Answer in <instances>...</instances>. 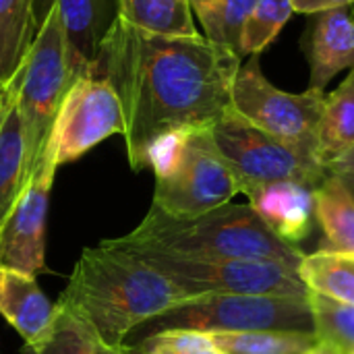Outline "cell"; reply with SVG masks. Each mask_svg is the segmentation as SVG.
Listing matches in <instances>:
<instances>
[{
	"instance_id": "obj_1",
	"label": "cell",
	"mask_w": 354,
	"mask_h": 354,
	"mask_svg": "<svg viewBox=\"0 0 354 354\" xmlns=\"http://www.w3.org/2000/svg\"><path fill=\"white\" fill-rule=\"evenodd\" d=\"M243 58L205 35H153L116 19L93 71L108 77L127 110V156L149 168L156 143L176 131L207 129L232 108Z\"/></svg>"
},
{
	"instance_id": "obj_2",
	"label": "cell",
	"mask_w": 354,
	"mask_h": 354,
	"mask_svg": "<svg viewBox=\"0 0 354 354\" xmlns=\"http://www.w3.org/2000/svg\"><path fill=\"white\" fill-rule=\"evenodd\" d=\"M197 297L137 255L100 243L81 251L56 305L81 319L97 342L124 348L137 328Z\"/></svg>"
},
{
	"instance_id": "obj_3",
	"label": "cell",
	"mask_w": 354,
	"mask_h": 354,
	"mask_svg": "<svg viewBox=\"0 0 354 354\" xmlns=\"http://www.w3.org/2000/svg\"><path fill=\"white\" fill-rule=\"evenodd\" d=\"M124 251H151L174 257L263 259L299 270L305 253L280 241L249 203H226L193 218H174L149 205L141 224L124 236L104 241Z\"/></svg>"
},
{
	"instance_id": "obj_4",
	"label": "cell",
	"mask_w": 354,
	"mask_h": 354,
	"mask_svg": "<svg viewBox=\"0 0 354 354\" xmlns=\"http://www.w3.org/2000/svg\"><path fill=\"white\" fill-rule=\"evenodd\" d=\"M156 174L151 205L174 218H193L230 203L241 183L218 151L212 127L176 131L156 143L149 156Z\"/></svg>"
},
{
	"instance_id": "obj_5",
	"label": "cell",
	"mask_w": 354,
	"mask_h": 354,
	"mask_svg": "<svg viewBox=\"0 0 354 354\" xmlns=\"http://www.w3.org/2000/svg\"><path fill=\"white\" fill-rule=\"evenodd\" d=\"M81 75L83 73L75 66L68 50V41L58 17V6L48 2L35 37L17 75L6 85L23 118L31 164L35 162L46 137L50 135L66 91Z\"/></svg>"
},
{
	"instance_id": "obj_6",
	"label": "cell",
	"mask_w": 354,
	"mask_h": 354,
	"mask_svg": "<svg viewBox=\"0 0 354 354\" xmlns=\"http://www.w3.org/2000/svg\"><path fill=\"white\" fill-rule=\"evenodd\" d=\"M162 330L195 332H315L307 299L268 295L205 292L191 303L166 311L141 328L131 342L143 340Z\"/></svg>"
},
{
	"instance_id": "obj_7",
	"label": "cell",
	"mask_w": 354,
	"mask_h": 354,
	"mask_svg": "<svg viewBox=\"0 0 354 354\" xmlns=\"http://www.w3.org/2000/svg\"><path fill=\"white\" fill-rule=\"evenodd\" d=\"M324 104L326 91L290 93L274 87L259 66V56H249L232 83V108L243 118L315 160Z\"/></svg>"
},
{
	"instance_id": "obj_8",
	"label": "cell",
	"mask_w": 354,
	"mask_h": 354,
	"mask_svg": "<svg viewBox=\"0 0 354 354\" xmlns=\"http://www.w3.org/2000/svg\"><path fill=\"white\" fill-rule=\"evenodd\" d=\"M116 249V247H114ZM124 251V249H120ZM137 255L156 272L193 295H268V297H307L299 270L263 259H205L174 257L151 251H127Z\"/></svg>"
},
{
	"instance_id": "obj_9",
	"label": "cell",
	"mask_w": 354,
	"mask_h": 354,
	"mask_svg": "<svg viewBox=\"0 0 354 354\" xmlns=\"http://www.w3.org/2000/svg\"><path fill=\"white\" fill-rule=\"evenodd\" d=\"M212 137L241 183V193L266 183H299L317 189L330 172L299 149L263 133L234 108L212 124Z\"/></svg>"
},
{
	"instance_id": "obj_10",
	"label": "cell",
	"mask_w": 354,
	"mask_h": 354,
	"mask_svg": "<svg viewBox=\"0 0 354 354\" xmlns=\"http://www.w3.org/2000/svg\"><path fill=\"white\" fill-rule=\"evenodd\" d=\"M127 131V110L112 81L93 68H87L66 91L50 141L54 145L58 168L91 151L112 135Z\"/></svg>"
},
{
	"instance_id": "obj_11",
	"label": "cell",
	"mask_w": 354,
	"mask_h": 354,
	"mask_svg": "<svg viewBox=\"0 0 354 354\" xmlns=\"http://www.w3.org/2000/svg\"><path fill=\"white\" fill-rule=\"evenodd\" d=\"M58 164L50 135L46 137L27 180L0 228V266L39 276L46 274V220Z\"/></svg>"
},
{
	"instance_id": "obj_12",
	"label": "cell",
	"mask_w": 354,
	"mask_h": 354,
	"mask_svg": "<svg viewBox=\"0 0 354 354\" xmlns=\"http://www.w3.org/2000/svg\"><path fill=\"white\" fill-rule=\"evenodd\" d=\"M251 209L284 243L297 247L311 230L315 216L313 189L299 183H266L243 191Z\"/></svg>"
},
{
	"instance_id": "obj_13",
	"label": "cell",
	"mask_w": 354,
	"mask_h": 354,
	"mask_svg": "<svg viewBox=\"0 0 354 354\" xmlns=\"http://www.w3.org/2000/svg\"><path fill=\"white\" fill-rule=\"evenodd\" d=\"M309 89L324 91L346 68H354V12L351 6L317 12L309 44Z\"/></svg>"
},
{
	"instance_id": "obj_14",
	"label": "cell",
	"mask_w": 354,
	"mask_h": 354,
	"mask_svg": "<svg viewBox=\"0 0 354 354\" xmlns=\"http://www.w3.org/2000/svg\"><path fill=\"white\" fill-rule=\"evenodd\" d=\"M0 315L25 344L44 340L56 319V303L39 288L35 276L0 266Z\"/></svg>"
},
{
	"instance_id": "obj_15",
	"label": "cell",
	"mask_w": 354,
	"mask_h": 354,
	"mask_svg": "<svg viewBox=\"0 0 354 354\" xmlns=\"http://www.w3.org/2000/svg\"><path fill=\"white\" fill-rule=\"evenodd\" d=\"M68 41L75 66L85 73L100 56L102 44L118 19V0H50Z\"/></svg>"
},
{
	"instance_id": "obj_16",
	"label": "cell",
	"mask_w": 354,
	"mask_h": 354,
	"mask_svg": "<svg viewBox=\"0 0 354 354\" xmlns=\"http://www.w3.org/2000/svg\"><path fill=\"white\" fill-rule=\"evenodd\" d=\"M29 170L31 160L27 151L23 118L8 93L0 116V228L17 201Z\"/></svg>"
},
{
	"instance_id": "obj_17",
	"label": "cell",
	"mask_w": 354,
	"mask_h": 354,
	"mask_svg": "<svg viewBox=\"0 0 354 354\" xmlns=\"http://www.w3.org/2000/svg\"><path fill=\"white\" fill-rule=\"evenodd\" d=\"M354 149V68L342 85L326 95L317 137V160L328 170Z\"/></svg>"
},
{
	"instance_id": "obj_18",
	"label": "cell",
	"mask_w": 354,
	"mask_h": 354,
	"mask_svg": "<svg viewBox=\"0 0 354 354\" xmlns=\"http://www.w3.org/2000/svg\"><path fill=\"white\" fill-rule=\"evenodd\" d=\"M299 276L307 290L354 307V253L322 249L305 255Z\"/></svg>"
},
{
	"instance_id": "obj_19",
	"label": "cell",
	"mask_w": 354,
	"mask_h": 354,
	"mask_svg": "<svg viewBox=\"0 0 354 354\" xmlns=\"http://www.w3.org/2000/svg\"><path fill=\"white\" fill-rule=\"evenodd\" d=\"M118 19L153 35H197L189 0H118Z\"/></svg>"
},
{
	"instance_id": "obj_20",
	"label": "cell",
	"mask_w": 354,
	"mask_h": 354,
	"mask_svg": "<svg viewBox=\"0 0 354 354\" xmlns=\"http://www.w3.org/2000/svg\"><path fill=\"white\" fill-rule=\"evenodd\" d=\"M315 218L332 249L354 253V195L344 178L330 174L313 189Z\"/></svg>"
},
{
	"instance_id": "obj_21",
	"label": "cell",
	"mask_w": 354,
	"mask_h": 354,
	"mask_svg": "<svg viewBox=\"0 0 354 354\" xmlns=\"http://www.w3.org/2000/svg\"><path fill=\"white\" fill-rule=\"evenodd\" d=\"M37 0H0V83L17 75L37 31Z\"/></svg>"
},
{
	"instance_id": "obj_22",
	"label": "cell",
	"mask_w": 354,
	"mask_h": 354,
	"mask_svg": "<svg viewBox=\"0 0 354 354\" xmlns=\"http://www.w3.org/2000/svg\"><path fill=\"white\" fill-rule=\"evenodd\" d=\"M222 354H305L317 344L315 332H207Z\"/></svg>"
},
{
	"instance_id": "obj_23",
	"label": "cell",
	"mask_w": 354,
	"mask_h": 354,
	"mask_svg": "<svg viewBox=\"0 0 354 354\" xmlns=\"http://www.w3.org/2000/svg\"><path fill=\"white\" fill-rule=\"evenodd\" d=\"M205 37L241 56V39L255 0H189Z\"/></svg>"
},
{
	"instance_id": "obj_24",
	"label": "cell",
	"mask_w": 354,
	"mask_h": 354,
	"mask_svg": "<svg viewBox=\"0 0 354 354\" xmlns=\"http://www.w3.org/2000/svg\"><path fill=\"white\" fill-rule=\"evenodd\" d=\"M295 15L292 0H255L241 39V58L259 56Z\"/></svg>"
},
{
	"instance_id": "obj_25",
	"label": "cell",
	"mask_w": 354,
	"mask_h": 354,
	"mask_svg": "<svg viewBox=\"0 0 354 354\" xmlns=\"http://www.w3.org/2000/svg\"><path fill=\"white\" fill-rule=\"evenodd\" d=\"M307 305L313 315L315 336L348 354L354 351V307L307 290Z\"/></svg>"
},
{
	"instance_id": "obj_26",
	"label": "cell",
	"mask_w": 354,
	"mask_h": 354,
	"mask_svg": "<svg viewBox=\"0 0 354 354\" xmlns=\"http://www.w3.org/2000/svg\"><path fill=\"white\" fill-rule=\"evenodd\" d=\"M93 348L95 338L87 326L56 305V319L50 334L35 344H23L21 354H93Z\"/></svg>"
},
{
	"instance_id": "obj_27",
	"label": "cell",
	"mask_w": 354,
	"mask_h": 354,
	"mask_svg": "<svg viewBox=\"0 0 354 354\" xmlns=\"http://www.w3.org/2000/svg\"><path fill=\"white\" fill-rule=\"evenodd\" d=\"M127 351L129 354H222L207 332L195 330H162L127 344Z\"/></svg>"
},
{
	"instance_id": "obj_28",
	"label": "cell",
	"mask_w": 354,
	"mask_h": 354,
	"mask_svg": "<svg viewBox=\"0 0 354 354\" xmlns=\"http://www.w3.org/2000/svg\"><path fill=\"white\" fill-rule=\"evenodd\" d=\"M353 4L354 0H292L295 12H303V15H317V12L353 6Z\"/></svg>"
},
{
	"instance_id": "obj_29",
	"label": "cell",
	"mask_w": 354,
	"mask_h": 354,
	"mask_svg": "<svg viewBox=\"0 0 354 354\" xmlns=\"http://www.w3.org/2000/svg\"><path fill=\"white\" fill-rule=\"evenodd\" d=\"M328 172L336 174V176H342V178H354V149L348 151L346 156H342L338 162H334L328 168Z\"/></svg>"
},
{
	"instance_id": "obj_30",
	"label": "cell",
	"mask_w": 354,
	"mask_h": 354,
	"mask_svg": "<svg viewBox=\"0 0 354 354\" xmlns=\"http://www.w3.org/2000/svg\"><path fill=\"white\" fill-rule=\"evenodd\" d=\"M305 354H346L344 351H340L338 346H334V344H330V342H322V340H317V344L309 351V353Z\"/></svg>"
},
{
	"instance_id": "obj_31",
	"label": "cell",
	"mask_w": 354,
	"mask_h": 354,
	"mask_svg": "<svg viewBox=\"0 0 354 354\" xmlns=\"http://www.w3.org/2000/svg\"><path fill=\"white\" fill-rule=\"evenodd\" d=\"M93 354H129V351H127V346L124 348H110V346H106V344H102V342L95 340Z\"/></svg>"
},
{
	"instance_id": "obj_32",
	"label": "cell",
	"mask_w": 354,
	"mask_h": 354,
	"mask_svg": "<svg viewBox=\"0 0 354 354\" xmlns=\"http://www.w3.org/2000/svg\"><path fill=\"white\" fill-rule=\"evenodd\" d=\"M6 100H8V89H6V85L0 83V114H2V110L6 106Z\"/></svg>"
},
{
	"instance_id": "obj_33",
	"label": "cell",
	"mask_w": 354,
	"mask_h": 354,
	"mask_svg": "<svg viewBox=\"0 0 354 354\" xmlns=\"http://www.w3.org/2000/svg\"><path fill=\"white\" fill-rule=\"evenodd\" d=\"M340 178H342V176H340ZM344 183L348 185V189L353 191V195H354V178H344Z\"/></svg>"
},
{
	"instance_id": "obj_34",
	"label": "cell",
	"mask_w": 354,
	"mask_h": 354,
	"mask_svg": "<svg viewBox=\"0 0 354 354\" xmlns=\"http://www.w3.org/2000/svg\"><path fill=\"white\" fill-rule=\"evenodd\" d=\"M348 354H354V351H351V353H348Z\"/></svg>"
},
{
	"instance_id": "obj_35",
	"label": "cell",
	"mask_w": 354,
	"mask_h": 354,
	"mask_svg": "<svg viewBox=\"0 0 354 354\" xmlns=\"http://www.w3.org/2000/svg\"><path fill=\"white\" fill-rule=\"evenodd\" d=\"M353 8H354V4H353Z\"/></svg>"
},
{
	"instance_id": "obj_36",
	"label": "cell",
	"mask_w": 354,
	"mask_h": 354,
	"mask_svg": "<svg viewBox=\"0 0 354 354\" xmlns=\"http://www.w3.org/2000/svg\"><path fill=\"white\" fill-rule=\"evenodd\" d=\"M0 116H2V114H0Z\"/></svg>"
},
{
	"instance_id": "obj_37",
	"label": "cell",
	"mask_w": 354,
	"mask_h": 354,
	"mask_svg": "<svg viewBox=\"0 0 354 354\" xmlns=\"http://www.w3.org/2000/svg\"><path fill=\"white\" fill-rule=\"evenodd\" d=\"M0 354H2V353H0Z\"/></svg>"
}]
</instances>
